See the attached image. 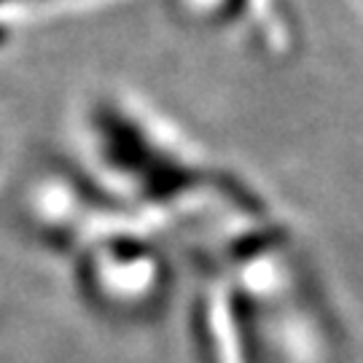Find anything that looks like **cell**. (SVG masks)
<instances>
[{
	"label": "cell",
	"mask_w": 363,
	"mask_h": 363,
	"mask_svg": "<svg viewBox=\"0 0 363 363\" xmlns=\"http://www.w3.org/2000/svg\"><path fill=\"white\" fill-rule=\"evenodd\" d=\"M91 3H103V0H0V25L11 27L16 19L54 16L60 11H73Z\"/></svg>",
	"instance_id": "1"
}]
</instances>
